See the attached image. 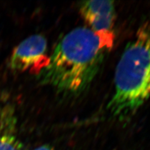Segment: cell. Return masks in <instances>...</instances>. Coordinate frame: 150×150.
I'll use <instances>...</instances> for the list:
<instances>
[{
	"mask_svg": "<svg viewBox=\"0 0 150 150\" xmlns=\"http://www.w3.org/2000/svg\"><path fill=\"white\" fill-rule=\"evenodd\" d=\"M112 43L90 28H75L56 45L48 66L38 74L39 79L65 95H81L99 72Z\"/></svg>",
	"mask_w": 150,
	"mask_h": 150,
	"instance_id": "6da1fadb",
	"label": "cell"
},
{
	"mask_svg": "<svg viewBox=\"0 0 150 150\" xmlns=\"http://www.w3.org/2000/svg\"><path fill=\"white\" fill-rule=\"evenodd\" d=\"M33 150H54V149L52 146H51L50 145L44 144V145H42V146L37 147Z\"/></svg>",
	"mask_w": 150,
	"mask_h": 150,
	"instance_id": "8992f818",
	"label": "cell"
},
{
	"mask_svg": "<svg viewBox=\"0 0 150 150\" xmlns=\"http://www.w3.org/2000/svg\"><path fill=\"white\" fill-rule=\"evenodd\" d=\"M15 112L6 106L0 112V150H24L18 137Z\"/></svg>",
	"mask_w": 150,
	"mask_h": 150,
	"instance_id": "5b68a950",
	"label": "cell"
},
{
	"mask_svg": "<svg viewBox=\"0 0 150 150\" xmlns=\"http://www.w3.org/2000/svg\"><path fill=\"white\" fill-rule=\"evenodd\" d=\"M115 91L107 108L116 117L133 115L150 98V23L139 28L117 64Z\"/></svg>",
	"mask_w": 150,
	"mask_h": 150,
	"instance_id": "7a4b0ae2",
	"label": "cell"
},
{
	"mask_svg": "<svg viewBox=\"0 0 150 150\" xmlns=\"http://www.w3.org/2000/svg\"><path fill=\"white\" fill-rule=\"evenodd\" d=\"M79 11L92 31L110 40H114L112 32L115 20L113 1H83L79 4Z\"/></svg>",
	"mask_w": 150,
	"mask_h": 150,
	"instance_id": "277c9868",
	"label": "cell"
},
{
	"mask_svg": "<svg viewBox=\"0 0 150 150\" xmlns=\"http://www.w3.org/2000/svg\"><path fill=\"white\" fill-rule=\"evenodd\" d=\"M46 50L47 41L43 35L29 36L13 50L9 67L15 71H28L39 74L50 62V58L46 56Z\"/></svg>",
	"mask_w": 150,
	"mask_h": 150,
	"instance_id": "3957f363",
	"label": "cell"
}]
</instances>
